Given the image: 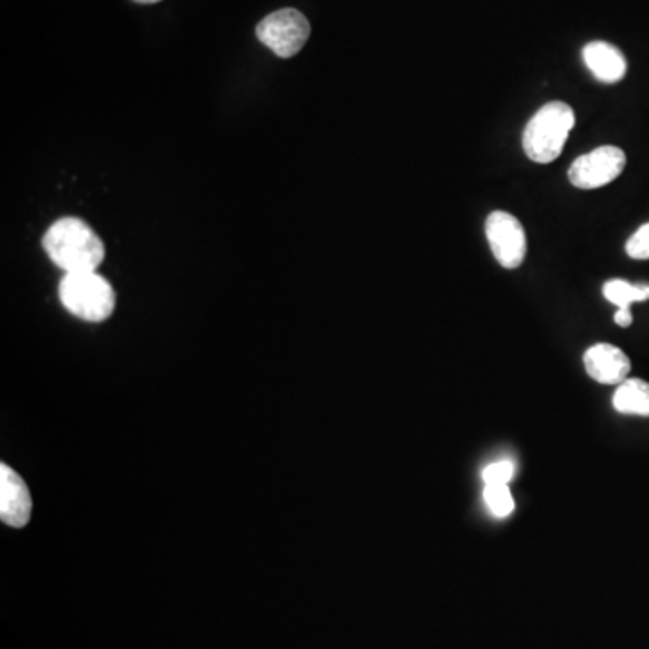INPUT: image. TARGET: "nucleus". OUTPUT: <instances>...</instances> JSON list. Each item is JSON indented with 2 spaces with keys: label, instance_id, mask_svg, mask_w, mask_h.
Returning a JSON list of instances; mask_svg holds the SVG:
<instances>
[{
  "label": "nucleus",
  "instance_id": "obj_1",
  "mask_svg": "<svg viewBox=\"0 0 649 649\" xmlns=\"http://www.w3.org/2000/svg\"><path fill=\"white\" fill-rule=\"evenodd\" d=\"M43 249L52 264L67 273L96 271L105 258L101 238L83 220L60 218L52 224L42 240Z\"/></svg>",
  "mask_w": 649,
  "mask_h": 649
},
{
  "label": "nucleus",
  "instance_id": "obj_2",
  "mask_svg": "<svg viewBox=\"0 0 649 649\" xmlns=\"http://www.w3.org/2000/svg\"><path fill=\"white\" fill-rule=\"evenodd\" d=\"M576 125L572 107L563 101H550L541 107L523 130V153L531 161L549 165L563 153Z\"/></svg>",
  "mask_w": 649,
  "mask_h": 649
},
{
  "label": "nucleus",
  "instance_id": "obj_3",
  "mask_svg": "<svg viewBox=\"0 0 649 649\" xmlns=\"http://www.w3.org/2000/svg\"><path fill=\"white\" fill-rule=\"evenodd\" d=\"M58 293L63 307L83 322L101 323L115 313V289L96 271L67 273Z\"/></svg>",
  "mask_w": 649,
  "mask_h": 649
},
{
  "label": "nucleus",
  "instance_id": "obj_4",
  "mask_svg": "<svg viewBox=\"0 0 649 649\" xmlns=\"http://www.w3.org/2000/svg\"><path fill=\"white\" fill-rule=\"evenodd\" d=\"M311 37V24L302 11L285 8L267 14L256 26V39L275 52L276 57L293 58L304 49Z\"/></svg>",
  "mask_w": 649,
  "mask_h": 649
},
{
  "label": "nucleus",
  "instance_id": "obj_5",
  "mask_svg": "<svg viewBox=\"0 0 649 649\" xmlns=\"http://www.w3.org/2000/svg\"><path fill=\"white\" fill-rule=\"evenodd\" d=\"M625 166V150L607 145L578 157L570 166L569 179L579 190H596L613 183L621 176Z\"/></svg>",
  "mask_w": 649,
  "mask_h": 649
},
{
  "label": "nucleus",
  "instance_id": "obj_6",
  "mask_svg": "<svg viewBox=\"0 0 649 649\" xmlns=\"http://www.w3.org/2000/svg\"><path fill=\"white\" fill-rule=\"evenodd\" d=\"M489 246L500 266L518 269L527 255V237L522 223L508 212H493L485 223Z\"/></svg>",
  "mask_w": 649,
  "mask_h": 649
},
{
  "label": "nucleus",
  "instance_id": "obj_7",
  "mask_svg": "<svg viewBox=\"0 0 649 649\" xmlns=\"http://www.w3.org/2000/svg\"><path fill=\"white\" fill-rule=\"evenodd\" d=\"M33 500L28 484L10 465H0V520L13 529L28 525Z\"/></svg>",
  "mask_w": 649,
  "mask_h": 649
},
{
  "label": "nucleus",
  "instance_id": "obj_8",
  "mask_svg": "<svg viewBox=\"0 0 649 649\" xmlns=\"http://www.w3.org/2000/svg\"><path fill=\"white\" fill-rule=\"evenodd\" d=\"M584 370L596 383L619 386L630 377L631 361L626 352L610 343H598L584 352Z\"/></svg>",
  "mask_w": 649,
  "mask_h": 649
},
{
  "label": "nucleus",
  "instance_id": "obj_9",
  "mask_svg": "<svg viewBox=\"0 0 649 649\" xmlns=\"http://www.w3.org/2000/svg\"><path fill=\"white\" fill-rule=\"evenodd\" d=\"M583 60L593 77L602 83H617L628 71L625 55L608 42H590L584 46Z\"/></svg>",
  "mask_w": 649,
  "mask_h": 649
},
{
  "label": "nucleus",
  "instance_id": "obj_10",
  "mask_svg": "<svg viewBox=\"0 0 649 649\" xmlns=\"http://www.w3.org/2000/svg\"><path fill=\"white\" fill-rule=\"evenodd\" d=\"M616 412L631 417H649V383L648 381L628 377L619 384L611 399Z\"/></svg>",
  "mask_w": 649,
  "mask_h": 649
},
{
  "label": "nucleus",
  "instance_id": "obj_11",
  "mask_svg": "<svg viewBox=\"0 0 649 649\" xmlns=\"http://www.w3.org/2000/svg\"><path fill=\"white\" fill-rule=\"evenodd\" d=\"M602 294L617 308H631L639 302H648L649 284H630L626 281H610L602 285Z\"/></svg>",
  "mask_w": 649,
  "mask_h": 649
},
{
  "label": "nucleus",
  "instance_id": "obj_12",
  "mask_svg": "<svg viewBox=\"0 0 649 649\" xmlns=\"http://www.w3.org/2000/svg\"><path fill=\"white\" fill-rule=\"evenodd\" d=\"M484 502L489 512L494 518H500V520L511 517L514 509H517V503H514L509 485H485Z\"/></svg>",
  "mask_w": 649,
  "mask_h": 649
},
{
  "label": "nucleus",
  "instance_id": "obj_13",
  "mask_svg": "<svg viewBox=\"0 0 649 649\" xmlns=\"http://www.w3.org/2000/svg\"><path fill=\"white\" fill-rule=\"evenodd\" d=\"M517 474V465L512 460H498L482 471L484 485H509Z\"/></svg>",
  "mask_w": 649,
  "mask_h": 649
},
{
  "label": "nucleus",
  "instance_id": "obj_14",
  "mask_svg": "<svg viewBox=\"0 0 649 649\" xmlns=\"http://www.w3.org/2000/svg\"><path fill=\"white\" fill-rule=\"evenodd\" d=\"M626 253L633 260H649V223L640 226L626 243Z\"/></svg>",
  "mask_w": 649,
  "mask_h": 649
},
{
  "label": "nucleus",
  "instance_id": "obj_15",
  "mask_svg": "<svg viewBox=\"0 0 649 649\" xmlns=\"http://www.w3.org/2000/svg\"><path fill=\"white\" fill-rule=\"evenodd\" d=\"M613 322L619 325V327L628 328L631 323H633V316H631V308H617L616 316H613Z\"/></svg>",
  "mask_w": 649,
  "mask_h": 649
},
{
  "label": "nucleus",
  "instance_id": "obj_16",
  "mask_svg": "<svg viewBox=\"0 0 649 649\" xmlns=\"http://www.w3.org/2000/svg\"><path fill=\"white\" fill-rule=\"evenodd\" d=\"M138 4H156V2H161V0H134Z\"/></svg>",
  "mask_w": 649,
  "mask_h": 649
}]
</instances>
